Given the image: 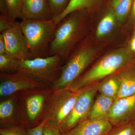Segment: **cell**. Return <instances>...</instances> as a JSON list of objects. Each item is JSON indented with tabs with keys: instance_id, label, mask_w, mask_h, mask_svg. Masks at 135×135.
Instances as JSON below:
<instances>
[{
	"instance_id": "cb8c5ba5",
	"label": "cell",
	"mask_w": 135,
	"mask_h": 135,
	"mask_svg": "<svg viewBox=\"0 0 135 135\" xmlns=\"http://www.w3.org/2000/svg\"><path fill=\"white\" fill-rule=\"evenodd\" d=\"M107 135H135V124H127L115 128Z\"/></svg>"
},
{
	"instance_id": "1f68e13d",
	"label": "cell",
	"mask_w": 135,
	"mask_h": 135,
	"mask_svg": "<svg viewBox=\"0 0 135 135\" xmlns=\"http://www.w3.org/2000/svg\"><path fill=\"white\" fill-rule=\"evenodd\" d=\"M129 49L133 53H135V36L133 37L131 42Z\"/></svg>"
},
{
	"instance_id": "8fae6325",
	"label": "cell",
	"mask_w": 135,
	"mask_h": 135,
	"mask_svg": "<svg viewBox=\"0 0 135 135\" xmlns=\"http://www.w3.org/2000/svg\"><path fill=\"white\" fill-rule=\"evenodd\" d=\"M2 33L5 40L7 53L20 60L31 59L20 23L16 22L13 26Z\"/></svg>"
},
{
	"instance_id": "6da1fadb",
	"label": "cell",
	"mask_w": 135,
	"mask_h": 135,
	"mask_svg": "<svg viewBox=\"0 0 135 135\" xmlns=\"http://www.w3.org/2000/svg\"><path fill=\"white\" fill-rule=\"evenodd\" d=\"M133 57V53L129 49H121L110 52L65 88L77 92L91 84L99 82V81L130 65Z\"/></svg>"
},
{
	"instance_id": "8992f818",
	"label": "cell",
	"mask_w": 135,
	"mask_h": 135,
	"mask_svg": "<svg viewBox=\"0 0 135 135\" xmlns=\"http://www.w3.org/2000/svg\"><path fill=\"white\" fill-rule=\"evenodd\" d=\"M95 55L94 49L81 46L70 56L63 65L60 76L51 87L53 90L65 88L80 77L92 62Z\"/></svg>"
},
{
	"instance_id": "7402d4cb",
	"label": "cell",
	"mask_w": 135,
	"mask_h": 135,
	"mask_svg": "<svg viewBox=\"0 0 135 135\" xmlns=\"http://www.w3.org/2000/svg\"><path fill=\"white\" fill-rule=\"evenodd\" d=\"M10 16L15 20L17 18L23 19L22 7L23 0H5Z\"/></svg>"
},
{
	"instance_id": "e0dca14e",
	"label": "cell",
	"mask_w": 135,
	"mask_h": 135,
	"mask_svg": "<svg viewBox=\"0 0 135 135\" xmlns=\"http://www.w3.org/2000/svg\"><path fill=\"white\" fill-rule=\"evenodd\" d=\"M104 0H70L67 7L60 15L53 19L57 24L65 16L74 11L89 10L101 4Z\"/></svg>"
},
{
	"instance_id": "5bb4252c",
	"label": "cell",
	"mask_w": 135,
	"mask_h": 135,
	"mask_svg": "<svg viewBox=\"0 0 135 135\" xmlns=\"http://www.w3.org/2000/svg\"><path fill=\"white\" fill-rule=\"evenodd\" d=\"M19 121L18 92L9 97L0 103V122L6 128L17 126Z\"/></svg>"
},
{
	"instance_id": "4316f807",
	"label": "cell",
	"mask_w": 135,
	"mask_h": 135,
	"mask_svg": "<svg viewBox=\"0 0 135 135\" xmlns=\"http://www.w3.org/2000/svg\"><path fill=\"white\" fill-rule=\"evenodd\" d=\"M16 20L13 19L9 15H0V32L9 29L16 23Z\"/></svg>"
},
{
	"instance_id": "484cf974",
	"label": "cell",
	"mask_w": 135,
	"mask_h": 135,
	"mask_svg": "<svg viewBox=\"0 0 135 135\" xmlns=\"http://www.w3.org/2000/svg\"><path fill=\"white\" fill-rule=\"evenodd\" d=\"M43 135H63L57 125L50 121L46 120L44 126Z\"/></svg>"
},
{
	"instance_id": "ba28073f",
	"label": "cell",
	"mask_w": 135,
	"mask_h": 135,
	"mask_svg": "<svg viewBox=\"0 0 135 135\" xmlns=\"http://www.w3.org/2000/svg\"><path fill=\"white\" fill-rule=\"evenodd\" d=\"M98 83L91 84L79 91V95L72 110L60 128L62 133L67 132L81 122L89 118L94 98L98 91Z\"/></svg>"
},
{
	"instance_id": "d6986e66",
	"label": "cell",
	"mask_w": 135,
	"mask_h": 135,
	"mask_svg": "<svg viewBox=\"0 0 135 135\" xmlns=\"http://www.w3.org/2000/svg\"><path fill=\"white\" fill-rule=\"evenodd\" d=\"M133 0H110L111 9L115 15L116 20L122 22L130 13Z\"/></svg>"
},
{
	"instance_id": "4fadbf2b",
	"label": "cell",
	"mask_w": 135,
	"mask_h": 135,
	"mask_svg": "<svg viewBox=\"0 0 135 135\" xmlns=\"http://www.w3.org/2000/svg\"><path fill=\"white\" fill-rule=\"evenodd\" d=\"M22 13L25 19L49 20L53 18L49 0H23Z\"/></svg>"
},
{
	"instance_id": "3957f363",
	"label": "cell",
	"mask_w": 135,
	"mask_h": 135,
	"mask_svg": "<svg viewBox=\"0 0 135 135\" xmlns=\"http://www.w3.org/2000/svg\"><path fill=\"white\" fill-rule=\"evenodd\" d=\"M20 23L27 41L31 59L49 56L57 25L55 21L23 18Z\"/></svg>"
},
{
	"instance_id": "ffe728a7",
	"label": "cell",
	"mask_w": 135,
	"mask_h": 135,
	"mask_svg": "<svg viewBox=\"0 0 135 135\" xmlns=\"http://www.w3.org/2000/svg\"><path fill=\"white\" fill-rule=\"evenodd\" d=\"M116 20L115 15L110 9L102 18L98 26L96 31L97 37H103L111 32L113 29Z\"/></svg>"
},
{
	"instance_id": "2e32d148",
	"label": "cell",
	"mask_w": 135,
	"mask_h": 135,
	"mask_svg": "<svg viewBox=\"0 0 135 135\" xmlns=\"http://www.w3.org/2000/svg\"><path fill=\"white\" fill-rule=\"evenodd\" d=\"M115 99L100 94L94 100L89 118L105 119L109 114Z\"/></svg>"
},
{
	"instance_id": "30bf717a",
	"label": "cell",
	"mask_w": 135,
	"mask_h": 135,
	"mask_svg": "<svg viewBox=\"0 0 135 135\" xmlns=\"http://www.w3.org/2000/svg\"><path fill=\"white\" fill-rule=\"evenodd\" d=\"M105 119L114 128L127 124H135V94L115 99Z\"/></svg>"
},
{
	"instance_id": "83f0119b",
	"label": "cell",
	"mask_w": 135,
	"mask_h": 135,
	"mask_svg": "<svg viewBox=\"0 0 135 135\" xmlns=\"http://www.w3.org/2000/svg\"><path fill=\"white\" fill-rule=\"evenodd\" d=\"M46 120H43L38 126L26 129L28 135H43V127Z\"/></svg>"
},
{
	"instance_id": "9a60e30c",
	"label": "cell",
	"mask_w": 135,
	"mask_h": 135,
	"mask_svg": "<svg viewBox=\"0 0 135 135\" xmlns=\"http://www.w3.org/2000/svg\"><path fill=\"white\" fill-rule=\"evenodd\" d=\"M129 65L116 73L120 83V88L116 99L135 94V67Z\"/></svg>"
},
{
	"instance_id": "d6a6232c",
	"label": "cell",
	"mask_w": 135,
	"mask_h": 135,
	"mask_svg": "<svg viewBox=\"0 0 135 135\" xmlns=\"http://www.w3.org/2000/svg\"></svg>"
},
{
	"instance_id": "9c48e42d",
	"label": "cell",
	"mask_w": 135,
	"mask_h": 135,
	"mask_svg": "<svg viewBox=\"0 0 135 135\" xmlns=\"http://www.w3.org/2000/svg\"><path fill=\"white\" fill-rule=\"evenodd\" d=\"M0 96L9 97L13 94L27 90L44 88L49 87L20 72L12 74L1 73Z\"/></svg>"
},
{
	"instance_id": "603a6c76",
	"label": "cell",
	"mask_w": 135,
	"mask_h": 135,
	"mask_svg": "<svg viewBox=\"0 0 135 135\" xmlns=\"http://www.w3.org/2000/svg\"><path fill=\"white\" fill-rule=\"evenodd\" d=\"M70 0H49L53 19L61 15L67 7Z\"/></svg>"
},
{
	"instance_id": "52a82bcc",
	"label": "cell",
	"mask_w": 135,
	"mask_h": 135,
	"mask_svg": "<svg viewBox=\"0 0 135 135\" xmlns=\"http://www.w3.org/2000/svg\"><path fill=\"white\" fill-rule=\"evenodd\" d=\"M79 94L80 91L73 92L66 88L53 90L44 119L55 123L60 129Z\"/></svg>"
},
{
	"instance_id": "7c38bea8",
	"label": "cell",
	"mask_w": 135,
	"mask_h": 135,
	"mask_svg": "<svg viewBox=\"0 0 135 135\" xmlns=\"http://www.w3.org/2000/svg\"><path fill=\"white\" fill-rule=\"evenodd\" d=\"M113 129L112 125L106 119L88 118L63 135H107Z\"/></svg>"
},
{
	"instance_id": "277c9868",
	"label": "cell",
	"mask_w": 135,
	"mask_h": 135,
	"mask_svg": "<svg viewBox=\"0 0 135 135\" xmlns=\"http://www.w3.org/2000/svg\"><path fill=\"white\" fill-rule=\"evenodd\" d=\"M53 91L49 87L18 92L20 122L29 125L43 120Z\"/></svg>"
},
{
	"instance_id": "d4e9b609",
	"label": "cell",
	"mask_w": 135,
	"mask_h": 135,
	"mask_svg": "<svg viewBox=\"0 0 135 135\" xmlns=\"http://www.w3.org/2000/svg\"><path fill=\"white\" fill-rule=\"evenodd\" d=\"M1 135H28L22 126H15L9 127L2 128L0 129Z\"/></svg>"
},
{
	"instance_id": "7a4b0ae2",
	"label": "cell",
	"mask_w": 135,
	"mask_h": 135,
	"mask_svg": "<svg viewBox=\"0 0 135 135\" xmlns=\"http://www.w3.org/2000/svg\"><path fill=\"white\" fill-rule=\"evenodd\" d=\"M85 11H74L57 24L50 46L49 56L57 55L62 60L68 59L82 34Z\"/></svg>"
},
{
	"instance_id": "f546056e",
	"label": "cell",
	"mask_w": 135,
	"mask_h": 135,
	"mask_svg": "<svg viewBox=\"0 0 135 135\" xmlns=\"http://www.w3.org/2000/svg\"><path fill=\"white\" fill-rule=\"evenodd\" d=\"M0 12L1 15H9L5 0H0Z\"/></svg>"
},
{
	"instance_id": "f1b7e54d",
	"label": "cell",
	"mask_w": 135,
	"mask_h": 135,
	"mask_svg": "<svg viewBox=\"0 0 135 135\" xmlns=\"http://www.w3.org/2000/svg\"><path fill=\"white\" fill-rule=\"evenodd\" d=\"M7 53L6 44L3 35L2 33L0 34V55Z\"/></svg>"
},
{
	"instance_id": "ac0fdd59",
	"label": "cell",
	"mask_w": 135,
	"mask_h": 135,
	"mask_svg": "<svg viewBox=\"0 0 135 135\" xmlns=\"http://www.w3.org/2000/svg\"><path fill=\"white\" fill-rule=\"evenodd\" d=\"M120 86V81L116 73L98 83V89L100 94L115 99L118 97Z\"/></svg>"
},
{
	"instance_id": "44dd1931",
	"label": "cell",
	"mask_w": 135,
	"mask_h": 135,
	"mask_svg": "<svg viewBox=\"0 0 135 135\" xmlns=\"http://www.w3.org/2000/svg\"><path fill=\"white\" fill-rule=\"evenodd\" d=\"M20 61L7 53L0 55L1 73L12 74L17 72L19 70Z\"/></svg>"
},
{
	"instance_id": "5b68a950",
	"label": "cell",
	"mask_w": 135,
	"mask_h": 135,
	"mask_svg": "<svg viewBox=\"0 0 135 135\" xmlns=\"http://www.w3.org/2000/svg\"><path fill=\"white\" fill-rule=\"evenodd\" d=\"M62 61L57 55L20 60L18 72L40 82L52 84L60 76Z\"/></svg>"
},
{
	"instance_id": "4dcf8cb0",
	"label": "cell",
	"mask_w": 135,
	"mask_h": 135,
	"mask_svg": "<svg viewBox=\"0 0 135 135\" xmlns=\"http://www.w3.org/2000/svg\"><path fill=\"white\" fill-rule=\"evenodd\" d=\"M130 15V20L131 22H135V0L133 1Z\"/></svg>"
}]
</instances>
